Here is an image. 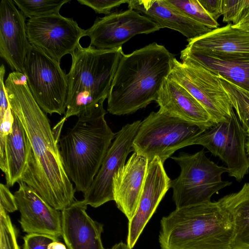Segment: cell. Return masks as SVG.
<instances>
[{"label":"cell","mask_w":249,"mask_h":249,"mask_svg":"<svg viewBox=\"0 0 249 249\" xmlns=\"http://www.w3.org/2000/svg\"><path fill=\"white\" fill-rule=\"evenodd\" d=\"M169 78L185 88L202 106L216 124L228 121L234 112L217 75L189 59L174 58Z\"/></svg>","instance_id":"9"},{"label":"cell","mask_w":249,"mask_h":249,"mask_svg":"<svg viewBox=\"0 0 249 249\" xmlns=\"http://www.w3.org/2000/svg\"><path fill=\"white\" fill-rule=\"evenodd\" d=\"M14 122V117L11 107L3 114L0 115V155L4 151L6 136L11 132Z\"/></svg>","instance_id":"32"},{"label":"cell","mask_w":249,"mask_h":249,"mask_svg":"<svg viewBox=\"0 0 249 249\" xmlns=\"http://www.w3.org/2000/svg\"><path fill=\"white\" fill-rule=\"evenodd\" d=\"M0 207L8 213L18 210L14 195L6 185L2 183L0 184Z\"/></svg>","instance_id":"33"},{"label":"cell","mask_w":249,"mask_h":249,"mask_svg":"<svg viewBox=\"0 0 249 249\" xmlns=\"http://www.w3.org/2000/svg\"><path fill=\"white\" fill-rule=\"evenodd\" d=\"M124 53L122 47L100 50L80 44L71 54V65L67 74L68 91L66 113L57 124L62 127L69 118L90 109L107 98L115 73Z\"/></svg>","instance_id":"5"},{"label":"cell","mask_w":249,"mask_h":249,"mask_svg":"<svg viewBox=\"0 0 249 249\" xmlns=\"http://www.w3.org/2000/svg\"><path fill=\"white\" fill-rule=\"evenodd\" d=\"M23 73L33 97L45 113L65 114L68 80L60 63L31 45Z\"/></svg>","instance_id":"8"},{"label":"cell","mask_w":249,"mask_h":249,"mask_svg":"<svg viewBox=\"0 0 249 249\" xmlns=\"http://www.w3.org/2000/svg\"><path fill=\"white\" fill-rule=\"evenodd\" d=\"M210 16L215 21L223 15L222 0H198Z\"/></svg>","instance_id":"34"},{"label":"cell","mask_w":249,"mask_h":249,"mask_svg":"<svg viewBox=\"0 0 249 249\" xmlns=\"http://www.w3.org/2000/svg\"><path fill=\"white\" fill-rule=\"evenodd\" d=\"M171 158L180 168L179 176L170 184L176 209L211 201L213 194L231 183L222 179L227 168L211 160L204 150L193 155L181 153Z\"/></svg>","instance_id":"7"},{"label":"cell","mask_w":249,"mask_h":249,"mask_svg":"<svg viewBox=\"0 0 249 249\" xmlns=\"http://www.w3.org/2000/svg\"><path fill=\"white\" fill-rule=\"evenodd\" d=\"M174 57L165 47L153 42L119 61L107 96L110 114H132L156 101L170 74Z\"/></svg>","instance_id":"2"},{"label":"cell","mask_w":249,"mask_h":249,"mask_svg":"<svg viewBox=\"0 0 249 249\" xmlns=\"http://www.w3.org/2000/svg\"><path fill=\"white\" fill-rule=\"evenodd\" d=\"M148 160L134 152L112 179L113 200L128 220L134 216L142 194Z\"/></svg>","instance_id":"17"},{"label":"cell","mask_w":249,"mask_h":249,"mask_svg":"<svg viewBox=\"0 0 249 249\" xmlns=\"http://www.w3.org/2000/svg\"><path fill=\"white\" fill-rule=\"evenodd\" d=\"M12 111L22 124L30 143L20 181L32 187L50 205L62 211L74 201L76 191L65 169L58 139L38 106L23 72L10 73L4 82Z\"/></svg>","instance_id":"1"},{"label":"cell","mask_w":249,"mask_h":249,"mask_svg":"<svg viewBox=\"0 0 249 249\" xmlns=\"http://www.w3.org/2000/svg\"><path fill=\"white\" fill-rule=\"evenodd\" d=\"M246 149L247 154L248 155L249 160V139L246 142Z\"/></svg>","instance_id":"38"},{"label":"cell","mask_w":249,"mask_h":249,"mask_svg":"<svg viewBox=\"0 0 249 249\" xmlns=\"http://www.w3.org/2000/svg\"><path fill=\"white\" fill-rule=\"evenodd\" d=\"M170 6L212 29L218 28L217 21L214 20L200 4L198 0H165Z\"/></svg>","instance_id":"27"},{"label":"cell","mask_w":249,"mask_h":249,"mask_svg":"<svg viewBox=\"0 0 249 249\" xmlns=\"http://www.w3.org/2000/svg\"><path fill=\"white\" fill-rule=\"evenodd\" d=\"M247 136L233 112L228 121L216 124L200 134L193 145H202L218 157L226 164L229 175L240 181L249 170L246 149Z\"/></svg>","instance_id":"10"},{"label":"cell","mask_w":249,"mask_h":249,"mask_svg":"<svg viewBox=\"0 0 249 249\" xmlns=\"http://www.w3.org/2000/svg\"><path fill=\"white\" fill-rule=\"evenodd\" d=\"M23 249H48L53 242L58 241V238L44 234H27L23 237Z\"/></svg>","instance_id":"31"},{"label":"cell","mask_w":249,"mask_h":249,"mask_svg":"<svg viewBox=\"0 0 249 249\" xmlns=\"http://www.w3.org/2000/svg\"><path fill=\"white\" fill-rule=\"evenodd\" d=\"M171 180L167 175L163 163L158 157L148 163L142 194L137 210L128 221L126 244L132 249L144 227L155 212L160 202L171 188Z\"/></svg>","instance_id":"15"},{"label":"cell","mask_w":249,"mask_h":249,"mask_svg":"<svg viewBox=\"0 0 249 249\" xmlns=\"http://www.w3.org/2000/svg\"><path fill=\"white\" fill-rule=\"evenodd\" d=\"M25 19L13 0H1L0 56L13 71L23 72L31 46L28 39Z\"/></svg>","instance_id":"16"},{"label":"cell","mask_w":249,"mask_h":249,"mask_svg":"<svg viewBox=\"0 0 249 249\" xmlns=\"http://www.w3.org/2000/svg\"><path fill=\"white\" fill-rule=\"evenodd\" d=\"M160 29L155 22L128 8L97 18L93 25L85 30V36L89 37L91 47L100 50H113L122 47L137 35L148 34Z\"/></svg>","instance_id":"12"},{"label":"cell","mask_w":249,"mask_h":249,"mask_svg":"<svg viewBox=\"0 0 249 249\" xmlns=\"http://www.w3.org/2000/svg\"><path fill=\"white\" fill-rule=\"evenodd\" d=\"M223 21L236 25L249 15V0H222Z\"/></svg>","instance_id":"28"},{"label":"cell","mask_w":249,"mask_h":249,"mask_svg":"<svg viewBox=\"0 0 249 249\" xmlns=\"http://www.w3.org/2000/svg\"><path fill=\"white\" fill-rule=\"evenodd\" d=\"M48 249H67L66 246L59 241L52 243L48 247Z\"/></svg>","instance_id":"36"},{"label":"cell","mask_w":249,"mask_h":249,"mask_svg":"<svg viewBox=\"0 0 249 249\" xmlns=\"http://www.w3.org/2000/svg\"><path fill=\"white\" fill-rule=\"evenodd\" d=\"M18 183V189L14 195L20 213L22 231L27 234H44L56 238L62 236L60 211L50 205L25 182Z\"/></svg>","instance_id":"14"},{"label":"cell","mask_w":249,"mask_h":249,"mask_svg":"<svg viewBox=\"0 0 249 249\" xmlns=\"http://www.w3.org/2000/svg\"><path fill=\"white\" fill-rule=\"evenodd\" d=\"M159 110L209 128L215 124L202 106L185 88L167 77L156 101Z\"/></svg>","instance_id":"21"},{"label":"cell","mask_w":249,"mask_h":249,"mask_svg":"<svg viewBox=\"0 0 249 249\" xmlns=\"http://www.w3.org/2000/svg\"><path fill=\"white\" fill-rule=\"evenodd\" d=\"M106 99L78 115L58 144L66 173L76 190L89 188L114 139L106 120Z\"/></svg>","instance_id":"3"},{"label":"cell","mask_w":249,"mask_h":249,"mask_svg":"<svg viewBox=\"0 0 249 249\" xmlns=\"http://www.w3.org/2000/svg\"><path fill=\"white\" fill-rule=\"evenodd\" d=\"M187 41L189 49L217 59L249 57V33L232 24Z\"/></svg>","instance_id":"19"},{"label":"cell","mask_w":249,"mask_h":249,"mask_svg":"<svg viewBox=\"0 0 249 249\" xmlns=\"http://www.w3.org/2000/svg\"><path fill=\"white\" fill-rule=\"evenodd\" d=\"M129 9L150 19L160 28L180 33L188 40L201 36L213 29L197 22L168 4L165 0H130Z\"/></svg>","instance_id":"20"},{"label":"cell","mask_w":249,"mask_h":249,"mask_svg":"<svg viewBox=\"0 0 249 249\" xmlns=\"http://www.w3.org/2000/svg\"><path fill=\"white\" fill-rule=\"evenodd\" d=\"M25 17L29 18L59 13L63 5L71 0H14Z\"/></svg>","instance_id":"26"},{"label":"cell","mask_w":249,"mask_h":249,"mask_svg":"<svg viewBox=\"0 0 249 249\" xmlns=\"http://www.w3.org/2000/svg\"><path fill=\"white\" fill-rule=\"evenodd\" d=\"M207 129L160 110L153 111L141 122L132 148L149 162L158 157L164 164L177 150L193 145Z\"/></svg>","instance_id":"6"},{"label":"cell","mask_w":249,"mask_h":249,"mask_svg":"<svg viewBox=\"0 0 249 249\" xmlns=\"http://www.w3.org/2000/svg\"><path fill=\"white\" fill-rule=\"evenodd\" d=\"M233 224L217 201L176 209L160 220L161 249H232Z\"/></svg>","instance_id":"4"},{"label":"cell","mask_w":249,"mask_h":249,"mask_svg":"<svg viewBox=\"0 0 249 249\" xmlns=\"http://www.w3.org/2000/svg\"><path fill=\"white\" fill-rule=\"evenodd\" d=\"M141 124L140 120L128 124L116 133L91 185L84 194L83 200L87 205L97 208L113 200V178L133 151V141Z\"/></svg>","instance_id":"13"},{"label":"cell","mask_w":249,"mask_h":249,"mask_svg":"<svg viewBox=\"0 0 249 249\" xmlns=\"http://www.w3.org/2000/svg\"><path fill=\"white\" fill-rule=\"evenodd\" d=\"M219 203L231 215L233 224L232 249H249V183L221 198Z\"/></svg>","instance_id":"24"},{"label":"cell","mask_w":249,"mask_h":249,"mask_svg":"<svg viewBox=\"0 0 249 249\" xmlns=\"http://www.w3.org/2000/svg\"><path fill=\"white\" fill-rule=\"evenodd\" d=\"M108 249H129L126 244L120 242L113 245L111 248Z\"/></svg>","instance_id":"37"},{"label":"cell","mask_w":249,"mask_h":249,"mask_svg":"<svg viewBox=\"0 0 249 249\" xmlns=\"http://www.w3.org/2000/svg\"><path fill=\"white\" fill-rule=\"evenodd\" d=\"M218 76L249 137V91L232 84L221 76Z\"/></svg>","instance_id":"25"},{"label":"cell","mask_w":249,"mask_h":249,"mask_svg":"<svg viewBox=\"0 0 249 249\" xmlns=\"http://www.w3.org/2000/svg\"><path fill=\"white\" fill-rule=\"evenodd\" d=\"M26 27L30 44L59 63L74 52L85 36V30L76 21L59 13L29 18Z\"/></svg>","instance_id":"11"},{"label":"cell","mask_w":249,"mask_h":249,"mask_svg":"<svg viewBox=\"0 0 249 249\" xmlns=\"http://www.w3.org/2000/svg\"><path fill=\"white\" fill-rule=\"evenodd\" d=\"M87 208L83 200H74L61 211L62 236L68 249H105L103 225L92 219Z\"/></svg>","instance_id":"18"},{"label":"cell","mask_w":249,"mask_h":249,"mask_svg":"<svg viewBox=\"0 0 249 249\" xmlns=\"http://www.w3.org/2000/svg\"><path fill=\"white\" fill-rule=\"evenodd\" d=\"M82 5L87 6L96 13L104 14L106 16L111 14V11L122 4L128 3L127 0H77Z\"/></svg>","instance_id":"30"},{"label":"cell","mask_w":249,"mask_h":249,"mask_svg":"<svg viewBox=\"0 0 249 249\" xmlns=\"http://www.w3.org/2000/svg\"><path fill=\"white\" fill-rule=\"evenodd\" d=\"M233 25L237 28L249 33V15L239 23Z\"/></svg>","instance_id":"35"},{"label":"cell","mask_w":249,"mask_h":249,"mask_svg":"<svg viewBox=\"0 0 249 249\" xmlns=\"http://www.w3.org/2000/svg\"><path fill=\"white\" fill-rule=\"evenodd\" d=\"M12 113V128L6 137L4 151L0 155V168L5 174L6 185L8 187L21 181L30 146L22 124L13 111Z\"/></svg>","instance_id":"22"},{"label":"cell","mask_w":249,"mask_h":249,"mask_svg":"<svg viewBox=\"0 0 249 249\" xmlns=\"http://www.w3.org/2000/svg\"><path fill=\"white\" fill-rule=\"evenodd\" d=\"M0 249H20L17 233L7 212L0 207Z\"/></svg>","instance_id":"29"},{"label":"cell","mask_w":249,"mask_h":249,"mask_svg":"<svg viewBox=\"0 0 249 249\" xmlns=\"http://www.w3.org/2000/svg\"><path fill=\"white\" fill-rule=\"evenodd\" d=\"M181 60L195 61L217 75L249 91V57L219 59L194 52L186 47L180 52Z\"/></svg>","instance_id":"23"}]
</instances>
